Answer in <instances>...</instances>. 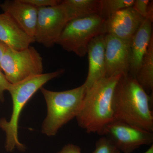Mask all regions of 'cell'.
I'll use <instances>...</instances> for the list:
<instances>
[{
  "label": "cell",
  "mask_w": 153,
  "mask_h": 153,
  "mask_svg": "<svg viewBox=\"0 0 153 153\" xmlns=\"http://www.w3.org/2000/svg\"><path fill=\"white\" fill-rule=\"evenodd\" d=\"M151 97L134 77L123 74L116 85L113 108L114 119L153 132Z\"/></svg>",
  "instance_id": "cell-1"
},
{
  "label": "cell",
  "mask_w": 153,
  "mask_h": 153,
  "mask_svg": "<svg viewBox=\"0 0 153 153\" xmlns=\"http://www.w3.org/2000/svg\"><path fill=\"white\" fill-rule=\"evenodd\" d=\"M121 76L104 77L86 89L76 118L78 126L87 133L100 135L104 127L115 120L113 97Z\"/></svg>",
  "instance_id": "cell-2"
},
{
  "label": "cell",
  "mask_w": 153,
  "mask_h": 153,
  "mask_svg": "<svg viewBox=\"0 0 153 153\" xmlns=\"http://www.w3.org/2000/svg\"><path fill=\"white\" fill-rule=\"evenodd\" d=\"M64 72V69H60L31 76L14 84L10 83L7 91L13 100L12 115L8 121L5 118L0 119V128L6 134L5 148L7 152H12L16 148L21 151L25 150V146L20 143L18 137L19 119L22 110L30 99L44 84Z\"/></svg>",
  "instance_id": "cell-3"
},
{
  "label": "cell",
  "mask_w": 153,
  "mask_h": 153,
  "mask_svg": "<svg viewBox=\"0 0 153 153\" xmlns=\"http://www.w3.org/2000/svg\"><path fill=\"white\" fill-rule=\"evenodd\" d=\"M47 108V117L42 126V132L48 136H55L60 128L76 118L86 92L85 85L63 91H52L42 87Z\"/></svg>",
  "instance_id": "cell-4"
},
{
  "label": "cell",
  "mask_w": 153,
  "mask_h": 153,
  "mask_svg": "<svg viewBox=\"0 0 153 153\" xmlns=\"http://www.w3.org/2000/svg\"><path fill=\"white\" fill-rule=\"evenodd\" d=\"M105 19L93 15L69 21L61 33L57 44L67 52L79 57L87 54L91 41L97 36L105 35Z\"/></svg>",
  "instance_id": "cell-5"
},
{
  "label": "cell",
  "mask_w": 153,
  "mask_h": 153,
  "mask_svg": "<svg viewBox=\"0 0 153 153\" xmlns=\"http://www.w3.org/2000/svg\"><path fill=\"white\" fill-rule=\"evenodd\" d=\"M0 70L11 84L43 74V58L34 47L22 50L7 47L0 62Z\"/></svg>",
  "instance_id": "cell-6"
},
{
  "label": "cell",
  "mask_w": 153,
  "mask_h": 153,
  "mask_svg": "<svg viewBox=\"0 0 153 153\" xmlns=\"http://www.w3.org/2000/svg\"><path fill=\"white\" fill-rule=\"evenodd\" d=\"M100 135L108 138L123 153H131L141 146L153 145V132L117 120L106 125Z\"/></svg>",
  "instance_id": "cell-7"
},
{
  "label": "cell",
  "mask_w": 153,
  "mask_h": 153,
  "mask_svg": "<svg viewBox=\"0 0 153 153\" xmlns=\"http://www.w3.org/2000/svg\"><path fill=\"white\" fill-rule=\"evenodd\" d=\"M61 2L57 5L38 8L34 39L35 42L47 48L57 44L63 30L69 22Z\"/></svg>",
  "instance_id": "cell-8"
},
{
  "label": "cell",
  "mask_w": 153,
  "mask_h": 153,
  "mask_svg": "<svg viewBox=\"0 0 153 153\" xmlns=\"http://www.w3.org/2000/svg\"><path fill=\"white\" fill-rule=\"evenodd\" d=\"M105 39V77L129 74L130 42L108 34Z\"/></svg>",
  "instance_id": "cell-9"
},
{
  "label": "cell",
  "mask_w": 153,
  "mask_h": 153,
  "mask_svg": "<svg viewBox=\"0 0 153 153\" xmlns=\"http://www.w3.org/2000/svg\"><path fill=\"white\" fill-rule=\"evenodd\" d=\"M145 19L132 7L123 9L105 19V33L131 41Z\"/></svg>",
  "instance_id": "cell-10"
},
{
  "label": "cell",
  "mask_w": 153,
  "mask_h": 153,
  "mask_svg": "<svg viewBox=\"0 0 153 153\" xmlns=\"http://www.w3.org/2000/svg\"><path fill=\"white\" fill-rule=\"evenodd\" d=\"M0 8L10 15L27 35L34 38L38 8L24 0H7L0 4Z\"/></svg>",
  "instance_id": "cell-11"
},
{
  "label": "cell",
  "mask_w": 153,
  "mask_h": 153,
  "mask_svg": "<svg viewBox=\"0 0 153 153\" xmlns=\"http://www.w3.org/2000/svg\"><path fill=\"white\" fill-rule=\"evenodd\" d=\"M105 35H100L94 38L88 47V73L83 83L86 89L105 77Z\"/></svg>",
  "instance_id": "cell-12"
},
{
  "label": "cell",
  "mask_w": 153,
  "mask_h": 153,
  "mask_svg": "<svg viewBox=\"0 0 153 153\" xmlns=\"http://www.w3.org/2000/svg\"><path fill=\"white\" fill-rule=\"evenodd\" d=\"M152 22L145 19L130 42V63L129 74L136 78L151 39Z\"/></svg>",
  "instance_id": "cell-13"
},
{
  "label": "cell",
  "mask_w": 153,
  "mask_h": 153,
  "mask_svg": "<svg viewBox=\"0 0 153 153\" xmlns=\"http://www.w3.org/2000/svg\"><path fill=\"white\" fill-rule=\"evenodd\" d=\"M0 41L8 47L22 50L35 42L22 30L13 18L6 13L0 14Z\"/></svg>",
  "instance_id": "cell-14"
},
{
  "label": "cell",
  "mask_w": 153,
  "mask_h": 153,
  "mask_svg": "<svg viewBox=\"0 0 153 153\" xmlns=\"http://www.w3.org/2000/svg\"><path fill=\"white\" fill-rule=\"evenodd\" d=\"M69 21L100 15L101 0H64L61 2Z\"/></svg>",
  "instance_id": "cell-15"
},
{
  "label": "cell",
  "mask_w": 153,
  "mask_h": 153,
  "mask_svg": "<svg viewBox=\"0 0 153 153\" xmlns=\"http://www.w3.org/2000/svg\"><path fill=\"white\" fill-rule=\"evenodd\" d=\"M136 79L147 93L153 90V36L143 58Z\"/></svg>",
  "instance_id": "cell-16"
},
{
  "label": "cell",
  "mask_w": 153,
  "mask_h": 153,
  "mask_svg": "<svg viewBox=\"0 0 153 153\" xmlns=\"http://www.w3.org/2000/svg\"><path fill=\"white\" fill-rule=\"evenodd\" d=\"M135 0H101L100 15L107 19L117 12L132 7Z\"/></svg>",
  "instance_id": "cell-17"
},
{
  "label": "cell",
  "mask_w": 153,
  "mask_h": 153,
  "mask_svg": "<svg viewBox=\"0 0 153 153\" xmlns=\"http://www.w3.org/2000/svg\"><path fill=\"white\" fill-rule=\"evenodd\" d=\"M132 7L145 19L151 20L153 22V1L135 0Z\"/></svg>",
  "instance_id": "cell-18"
},
{
  "label": "cell",
  "mask_w": 153,
  "mask_h": 153,
  "mask_svg": "<svg viewBox=\"0 0 153 153\" xmlns=\"http://www.w3.org/2000/svg\"><path fill=\"white\" fill-rule=\"evenodd\" d=\"M121 152L107 137L100 138L95 144L92 153H121Z\"/></svg>",
  "instance_id": "cell-19"
},
{
  "label": "cell",
  "mask_w": 153,
  "mask_h": 153,
  "mask_svg": "<svg viewBox=\"0 0 153 153\" xmlns=\"http://www.w3.org/2000/svg\"><path fill=\"white\" fill-rule=\"evenodd\" d=\"M25 2L37 8L57 5L61 3L60 0H24Z\"/></svg>",
  "instance_id": "cell-20"
},
{
  "label": "cell",
  "mask_w": 153,
  "mask_h": 153,
  "mask_svg": "<svg viewBox=\"0 0 153 153\" xmlns=\"http://www.w3.org/2000/svg\"><path fill=\"white\" fill-rule=\"evenodd\" d=\"M10 84L4 73L0 70V101H4V93L5 91H7Z\"/></svg>",
  "instance_id": "cell-21"
},
{
  "label": "cell",
  "mask_w": 153,
  "mask_h": 153,
  "mask_svg": "<svg viewBox=\"0 0 153 153\" xmlns=\"http://www.w3.org/2000/svg\"><path fill=\"white\" fill-rule=\"evenodd\" d=\"M57 153H82V152L81 149L78 146L73 144H68L65 145Z\"/></svg>",
  "instance_id": "cell-22"
},
{
  "label": "cell",
  "mask_w": 153,
  "mask_h": 153,
  "mask_svg": "<svg viewBox=\"0 0 153 153\" xmlns=\"http://www.w3.org/2000/svg\"><path fill=\"white\" fill-rule=\"evenodd\" d=\"M7 46L0 41V62Z\"/></svg>",
  "instance_id": "cell-23"
},
{
  "label": "cell",
  "mask_w": 153,
  "mask_h": 153,
  "mask_svg": "<svg viewBox=\"0 0 153 153\" xmlns=\"http://www.w3.org/2000/svg\"><path fill=\"white\" fill-rule=\"evenodd\" d=\"M143 153H153V144L151 145L147 150Z\"/></svg>",
  "instance_id": "cell-24"
},
{
  "label": "cell",
  "mask_w": 153,
  "mask_h": 153,
  "mask_svg": "<svg viewBox=\"0 0 153 153\" xmlns=\"http://www.w3.org/2000/svg\"><path fill=\"white\" fill-rule=\"evenodd\" d=\"M0 4H1V3H0Z\"/></svg>",
  "instance_id": "cell-25"
}]
</instances>
